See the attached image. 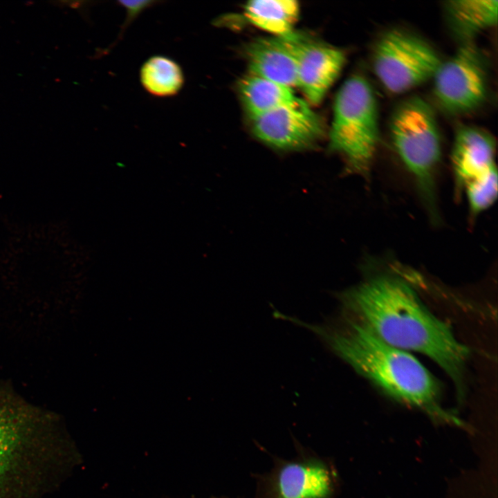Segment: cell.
Returning <instances> with one entry per match:
<instances>
[{
  "instance_id": "cell-1",
  "label": "cell",
  "mask_w": 498,
  "mask_h": 498,
  "mask_svg": "<svg viewBox=\"0 0 498 498\" xmlns=\"http://www.w3.org/2000/svg\"><path fill=\"white\" fill-rule=\"evenodd\" d=\"M344 300L380 340L401 350L427 356L440 365L463 393L469 350L450 326L432 315L412 288L399 277L372 276L343 294Z\"/></svg>"
},
{
  "instance_id": "cell-2",
  "label": "cell",
  "mask_w": 498,
  "mask_h": 498,
  "mask_svg": "<svg viewBox=\"0 0 498 498\" xmlns=\"http://www.w3.org/2000/svg\"><path fill=\"white\" fill-rule=\"evenodd\" d=\"M358 371L391 397L449 417L439 407L436 379L414 356L380 340L362 322L322 334Z\"/></svg>"
},
{
  "instance_id": "cell-3",
  "label": "cell",
  "mask_w": 498,
  "mask_h": 498,
  "mask_svg": "<svg viewBox=\"0 0 498 498\" xmlns=\"http://www.w3.org/2000/svg\"><path fill=\"white\" fill-rule=\"evenodd\" d=\"M394 148L412 176L427 213L438 224L440 214L436 177L441 161L442 142L436 115L430 104L419 96L402 101L389 121Z\"/></svg>"
},
{
  "instance_id": "cell-4",
  "label": "cell",
  "mask_w": 498,
  "mask_h": 498,
  "mask_svg": "<svg viewBox=\"0 0 498 498\" xmlns=\"http://www.w3.org/2000/svg\"><path fill=\"white\" fill-rule=\"evenodd\" d=\"M329 149L340 155L345 172L367 180L380 140L377 100L363 76L349 77L338 90L333 104Z\"/></svg>"
},
{
  "instance_id": "cell-5",
  "label": "cell",
  "mask_w": 498,
  "mask_h": 498,
  "mask_svg": "<svg viewBox=\"0 0 498 498\" xmlns=\"http://www.w3.org/2000/svg\"><path fill=\"white\" fill-rule=\"evenodd\" d=\"M296 454L273 457L271 468L255 474L254 498H335L338 476L332 461L295 440Z\"/></svg>"
},
{
  "instance_id": "cell-6",
  "label": "cell",
  "mask_w": 498,
  "mask_h": 498,
  "mask_svg": "<svg viewBox=\"0 0 498 498\" xmlns=\"http://www.w3.org/2000/svg\"><path fill=\"white\" fill-rule=\"evenodd\" d=\"M441 62L425 40L400 30L382 35L372 55L376 76L385 89L395 94L432 80Z\"/></svg>"
},
{
  "instance_id": "cell-7",
  "label": "cell",
  "mask_w": 498,
  "mask_h": 498,
  "mask_svg": "<svg viewBox=\"0 0 498 498\" xmlns=\"http://www.w3.org/2000/svg\"><path fill=\"white\" fill-rule=\"evenodd\" d=\"M432 80L434 95L445 112L460 115L474 111L487 98L486 57L472 42L463 43L453 55L442 60Z\"/></svg>"
},
{
  "instance_id": "cell-8",
  "label": "cell",
  "mask_w": 498,
  "mask_h": 498,
  "mask_svg": "<svg viewBox=\"0 0 498 498\" xmlns=\"http://www.w3.org/2000/svg\"><path fill=\"white\" fill-rule=\"evenodd\" d=\"M254 136L279 151H299L312 147L322 138L320 118L307 104L283 107L251 119Z\"/></svg>"
},
{
  "instance_id": "cell-9",
  "label": "cell",
  "mask_w": 498,
  "mask_h": 498,
  "mask_svg": "<svg viewBox=\"0 0 498 498\" xmlns=\"http://www.w3.org/2000/svg\"><path fill=\"white\" fill-rule=\"evenodd\" d=\"M297 86L312 104L320 103L342 69L346 57L337 48L308 42H295Z\"/></svg>"
},
{
  "instance_id": "cell-10",
  "label": "cell",
  "mask_w": 498,
  "mask_h": 498,
  "mask_svg": "<svg viewBox=\"0 0 498 498\" xmlns=\"http://www.w3.org/2000/svg\"><path fill=\"white\" fill-rule=\"evenodd\" d=\"M495 154V140L486 130L472 125L457 128L452 147L451 163L458 198L463 195L467 183L497 167Z\"/></svg>"
},
{
  "instance_id": "cell-11",
  "label": "cell",
  "mask_w": 498,
  "mask_h": 498,
  "mask_svg": "<svg viewBox=\"0 0 498 498\" xmlns=\"http://www.w3.org/2000/svg\"><path fill=\"white\" fill-rule=\"evenodd\" d=\"M299 35L290 37H261L252 41L245 53L249 74L290 88L297 86L295 42Z\"/></svg>"
},
{
  "instance_id": "cell-12",
  "label": "cell",
  "mask_w": 498,
  "mask_h": 498,
  "mask_svg": "<svg viewBox=\"0 0 498 498\" xmlns=\"http://www.w3.org/2000/svg\"><path fill=\"white\" fill-rule=\"evenodd\" d=\"M238 91L250 120L280 107L306 104L293 88L251 74L239 80Z\"/></svg>"
},
{
  "instance_id": "cell-13",
  "label": "cell",
  "mask_w": 498,
  "mask_h": 498,
  "mask_svg": "<svg viewBox=\"0 0 498 498\" xmlns=\"http://www.w3.org/2000/svg\"><path fill=\"white\" fill-rule=\"evenodd\" d=\"M243 16L253 26L275 37H290L296 33L299 6L295 0H252L243 6Z\"/></svg>"
},
{
  "instance_id": "cell-14",
  "label": "cell",
  "mask_w": 498,
  "mask_h": 498,
  "mask_svg": "<svg viewBox=\"0 0 498 498\" xmlns=\"http://www.w3.org/2000/svg\"><path fill=\"white\" fill-rule=\"evenodd\" d=\"M445 6L451 28L463 43L471 42L476 34L497 21L495 0H455L448 1Z\"/></svg>"
},
{
  "instance_id": "cell-15",
  "label": "cell",
  "mask_w": 498,
  "mask_h": 498,
  "mask_svg": "<svg viewBox=\"0 0 498 498\" xmlns=\"http://www.w3.org/2000/svg\"><path fill=\"white\" fill-rule=\"evenodd\" d=\"M140 79L149 93L161 98L176 95L184 84V75L180 65L163 55L151 57L143 64Z\"/></svg>"
},
{
  "instance_id": "cell-16",
  "label": "cell",
  "mask_w": 498,
  "mask_h": 498,
  "mask_svg": "<svg viewBox=\"0 0 498 498\" xmlns=\"http://www.w3.org/2000/svg\"><path fill=\"white\" fill-rule=\"evenodd\" d=\"M497 167L467 183L463 190L467 199L470 216L475 219L488 209L497 197Z\"/></svg>"
},
{
  "instance_id": "cell-17",
  "label": "cell",
  "mask_w": 498,
  "mask_h": 498,
  "mask_svg": "<svg viewBox=\"0 0 498 498\" xmlns=\"http://www.w3.org/2000/svg\"><path fill=\"white\" fill-rule=\"evenodd\" d=\"M17 432L12 423L0 413V476L8 465L17 443Z\"/></svg>"
},
{
  "instance_id": "cell-18",
  "label": "cell",
  "mask_w": 498,
  "mask_h": 498,
  "mask_svg": "<svg viewBox=\"0 0 498 498\" xmlns=\"http://www.w3.org/2000/svg\"><path fill=\"white\" fill-rule=\"evenodd\" d=\"M127 10V19L123 24V30L132 21L135 19L143 10L153 6L158 1H119Z\"/></svg>"
}]
</instances>
